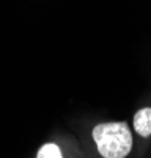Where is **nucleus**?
Returning <instances> with one entry per match:
<instances>
[{"label": "nucleus", "mask_w": 151, "mask_h": 158, "mask_svg": "<svg viewBox=\"0 0 151 158\" xmlns=\"http://www.w3.org/2000/svg\"><path fill=\"white\" fill-rule=\"evenodd\" d=\"M98 152L104 158H124L132 149V135L126 122L99 124L93 130Z\"/></svg>", "instance_id": "1"}, {"label": "nucleus", "mask_w": 151, "mask_h": 158, "mask_svg": "<svg viewBox=\"0 0 151 158\" xmlns=\"http://www.w3.org/2000/svg\"><path fill=\"white\" fill-rule=\"evenodd\" d=\"M134 128L140 136L151 135V108H142L134 116Z\"/></svg>", "instance_id": "2"}, {"label": "nucleus", "mask_w": 151, "mask_h": 158, "mask_svg": "<svg viewBox=\"0 0 151 158\" xmlns=\"http://www.w3.org/2000/svg\"><path fill=\"white\" fill-rule=\"evenodd\" d=\"M36 158H63V155H61L60 147H58L57 144L47 143V144H44V146L38 150Z\"/></svg>", "instance_id": "3"}]
</instances>
